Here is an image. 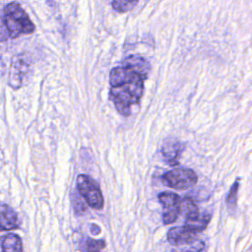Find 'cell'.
Instances as JSON below:
<instances>
[{
    "mask_svg": "<svg viewBox=\"0 0 252 252\" xmlns=\"http://www.w3.org/2000/svg\"><path fill=\"white\" fill-rule=\"evenodd\" d=\"M144 91V80L139 79L111 87L110 98L113 101L117 111L128 116L133 104L139 102Z\"/></svg>",
    "mask_w": 252,
    "mask_h": 252,
    "instance_id": "1",
    "label": "cell"
},
{
    "mask_svg": "<svg viewBox=\"0 0 252 252\" xmlns=\"http://www.w3.org/2000/svg\"><path fill=\"white\" fill-rule=\"evenodd\" d=\"M2 15L12 38H16L21 34L32 33L35 30L33 23L18 2L7 4L2 11Z\"/></svg>",
    "mask_w": 252,
    "mask_h": 252,
    "instance_id": "2",
    "label": "cell"
},
{
    "mask_svg": "<svg viewBox=\"0 0 252 252\" xmlns=\"http://www.w3.org/2000/svg\"><path fill=\"white\" fill-rule=\"evenodd\" d=\"M77 188L91 208L95 210L102 209L103 197L98 184L93 178L85 174L79 175L77 177Z\"/></svg>",
    "mask_w": 252,
    "mask_h": 252,
    "instance_id": "3",
    "label": "cell"
},
{
    "mask_svg": "<svg viewBox=\"0 0 252 252\" xmlns=\"http://www.w3.org/2000/svg\"><path fill=\"white\" fill-rule=\"evenodd\" d=\"M162 183L170 188L184 190L197 183V175L190 168H174L165 172L161 177Z\"/></svg>",
    "mask_w": 252,
    "mask_h": 252,
    "instance_id": "4",
    "label": "cell"
},
{
    "mask_svg": "<svg viewBox=\"0 0 252 252\" xmlns=\"http://www.w3.org/2000/svg\"><path fill=\"white\" fill-rule=\"evenodd\" d=\"M30 70L31 63L26 55L19 54L14 56L11 61V66L8 75L9 86L14 90L20 89Z\"/></svg>",
    "mask_w": 252,
    "mask_h": 252,
    "instance_id": "5",
    "label": "cell"
},
{
    "mask_svg": "<svg viewBox=\"0 0 252 252\" xmlns=\"http://www.w3.org/2000/svg\"><path fill=\"white\" fill-rule=\"evenodd\" d=\"M158 200L161 203L163 208V214H162L163 223L169 224L174 222L180 214L179 196L173 192L165 191L158 194Z\"/></svg>",
    "mask_w": 252,
    "mask_h": 252,
    "instance_id": "6",
    "label": "cell"
},
{
    "mask_svg": "<svg viewBox=\"0 0 252 252\" xmlns=\"http://www.w3.org/2000/svg\"><path fill=\"white\" fill-rule=\"evenodd\" d=\"M197 233L189 228L186 224L172 227L167 232V240L171 245L180 246L195 242Z\"/></svg>",
    "mask_w": 252,
    "mask_h": 252,
    "instance_id": "7",
    "label": "cell"
},
{
    "mask_svg": "<svg viewBox=\"0 0 252 252\" xmlns=\"http://www.w3.org/2000/svg\"><path fill=\"white\" fill-rule=\"evenodd\" d=\"M184 146L177 140L174 139H167L163 142V145L161 147V154L165 159V161L174 166L179 163V158L181 156V153L183 152Z\"/></svg>",
    "mask_w": 252,
    "mask_h": 252,
    "instance_id": "8",
    "label": "cell"
},
{
    "mask_svg": "<svg viewBox=\"0 0 252 252\" xmlns=\"http://www.w3.org/2000/svg\"><path fill=\"white\" fill-rule=\"evenodd\" d=\"M19 226V220L16 212L8 205H0V229L11 230Z\"/></svg>",
    "mask_w": 252,
    "mask_h": 252,
    "instance_id": "9",
    "label": "cell"
},
{
    "mask_svg": "<svg viewBox=\"0 0 252 252\" xmlns=\"http://www.w3.org/2000/svg\"><path fill=\"white\" fill-rule=\"evenodd\" d=\"M122 64L132 68L134 71L139 73L145 80L148 78L151 71L150 63L140 55H130L123 60Z\"/></svg>",
    "mask_w": 252,
    "mask_h": 252,
    "instance_id": "10",
    "label": "cell"
},
{
    "mask_svg": "<svg viewBox=\"0 0 252 252\" xmlns=\"http://www.w3.org/2000/svg\"><path fill=\"white\" fill-rule=\"evenodd\" d=\"M179 211L185 217L186 220L197 219L200 216L197 205L194 203L193 199L188 196L180 199Z\"/></svg>",
    "mask_w": 252,
    "mask_h": 252,
    "instance_id": "11",
    "label": "cell"
},
{
    "mask_svg": "<svg viewBox=\"0 0 252 252\" xmlns=\"http://www.w3.org/2000/svg\"><path fill=\"white\" fill-rule=\"evenodd\" d=\"M1 246L2 250L5 252H16L23 250L21 238L17 234L13 233H9L2 238Z\"/></svg>",
    "mask_w": 252,
    "mask_h": 252,
    "instance_id": "12",
    "label": "cell"
},
{
    "mask_svg": "<svg viewBox=\"0 0 252 252\" xmlns=\"http://www.w3.org/2000/svg\"><path fill=\"white\" fill-rule=\"evenodd\" d=\"M210 220H211V216L209 214H205L203 216H199L197 219L186 220L185 224L189 228H191L193 231L198 233L203 231L207 227Z\"/></svg>",
    "mask_w": 252,
    "mask_h": 252,
    "instance_id": "13",
    "label": "cell"
},
{
    "mask_svg": "<svg viewBox=\"0 0 252 252\" xmlns=\"http://www.w3.org/2000/svg\"><path fill=\"white\" fill-rule=\"evenodd\" d=\"M139 0H112V8L119 13H126L132 10Z\"/></svg>",
    "mask_w": 252,
    "mask_h": 252,
    "instance_id": "14",
    "label": "cell"
},
{
    "mask_svg": "<svg viewBox=\"0 0 252 252\" xmlns=\"http://www.w3.org/2000/svg\"><path fill=\"white\" fill-rule=\"evenodd\" d=\"M238 188H239V181L236 180L234 182V184L231 186L230 191L226 198V205H227L228 209H234L236 206V199H237L236 196H237Z\"/></svg>",
    "mask_w": 252,
    "mask_h": 252,
    "instance_id": "15",
    "label": "cell"
},
{
    "mask_svg": "<svg viewBox=\"0 0 252 252\" xmlns=\"http://www.w3.org/2000/svg\"><path fill=\"white\" fill-rule=\"evenodd\" d=\"M86 245H87L86 249L88 251H99L104 248L105 243L103 240H94L92 238H88Z\"/></svg>",
    "mask_w": 252,
    "mask_h": 252,
    "instance_id": "16",
    "label": "cell"
},
{
    "mask_svg": "<svg viewBox=\"0 0 252 252\" xmlns=\"http://www.w3.org/2000/svg\"><path fill=\"white\" fill-rule=\"evenodd\" d=\"M10 37L9 32L7 30V27L4 22V18L2 15V12L0 13V41H5Z\"/></svg>",
    "mask_w": 252,
    "mask_h": 252,
    "instance_id": "17",
    "label": "cell"
}]
</instances>
